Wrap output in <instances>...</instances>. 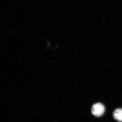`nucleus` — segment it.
Returning a JSON list of instances; mask_svg holds the SVG:
<instances>
[{"mask_svg": "<svg viewBox=\"0 0 122 122\" xmlns=\"http://www.w3.org/2000/svg\"><path fill=\"white\" fill-rule=\"evenodd\" d=\"M105 107L102 103H98L93 105L92 109V113L96 117H100L104 114Z\"/></svg>", "mask_w": 122, "mask_h": 122, "instance_id": "obj_1", "label": "nucleus"}, {"mask_svg": "<svg viewBox=\"0 0 122 122\" xmlns=\"http://www.w3.org/2000/svg\"><path fill=\"white\" fill-rule=\"evenodd\" d=\"M113 116L115 119L118 122H122V109H116L114 112Z\"/></svg>", "mask_w": 122, "mask_h": 122, "instance_id": "obj_2", "label": "nucleus"}]
</instances>
